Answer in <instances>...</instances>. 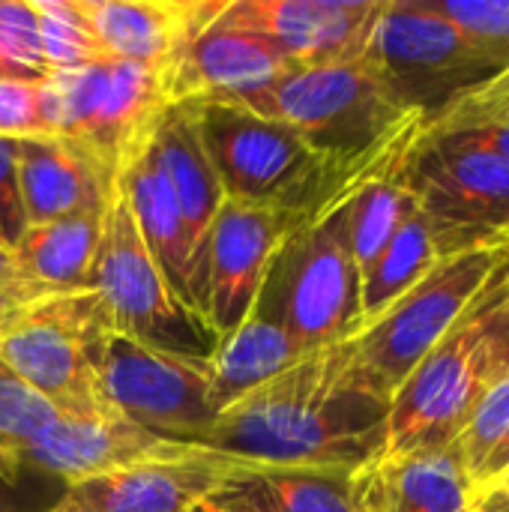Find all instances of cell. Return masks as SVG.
<instances>
[{
    "mask_svg": "<svg viewBox=\"0 0 509 512\" xmlns=\"http://www.w3.org/2000/svg\"><path fill=\"white\" fill-rule=\"evenodd\" d=\"M390 399L369 384L354 339L303 354L219 411L204 447L270 468L360 471L384 453Z\"/></svg>",
    "mask_w": 509,
    "mask_h": 512,
    "instance_id": "6da1fadb",
    "label": "cell"
},
{
    "mask_svg": "<svg viewBox=\"0 0 509 512\" xmlns=\"http://www.w3.org/2000/svg\"><path fill=\"white\" fill-rule=\"evenodd\" d=\"M186 108L219 177L225 201L291 210L306 222H315L339 207L402 138H393L375 156L342 162L318 153L291 126L261 117L243 105L192 102Z\"/></svg>",
    "mask_w": 509,
    "mask_h": 512,
    "instance_id": "7a4b0ae2",
    "label": "cell"
},
{
    "mask_svg": "<svg viewBox=\"0 0 509 512\" xmlns=\"http://www.w3.org/2000/svg\"><path fill=\"white\" fill-rule=\"evenodd\" d=\"M39 87L48 135L72 141L96 165L105 189L123 183L171 108L162 72L126 60L57 69Z\"/></svg>",
    "mask_w": 509,
    "mask_h": 512,
    "instance_id": "3957f363",
    "label": "cell"
},
{
    "mask_svg": "<svg viewBox=\"0 0 509 512\" xmlns=\"http://www.w3.org/2000/svg\"><path fill=\"white\" fill-rule=\"evenodd\" d=\"M237 105L291 126L318 153L342 162L381 153L414 120H423L390 96L366 51L348 60L294 66L273 87Z\"/></svg>",
    "mask_w": 509,
    "mask_h": 512,
    "instance_id": "277c9868",
    "label": "cell"
},
{
    "mask_svg": "<svg viewBox=\"0 0 509 512\" xmlns=\"http://www.w3.org/2000/svg\"><path fill=\"white\" fill-rule=\"evenodd\" d=\"M402 174L438 258L509 246V159L468 135L423 123Z\"/></svg>",
    "mask_w": 509,
    "mask_h": 512,
    "instance_id": "5b68a950",
    "label": "cell"
},
{
    "mask_svg": "<svg viewBox=\"0 0 509 512\" xmlns=\"http://www.w3.org/2000/svg\"><path fill=\"white\" fill-rule=\"evenodd\" d=\"M366 57L390 96L423 120H435L459 96L507 72L429 0H384Z\"/></svg>",
    "mask_w": 509,
    "mask_h": 512,
    "instance_id": "8992f818",
    "label": "cell"
},
{
    "mask_svg": "<svg viewBox=\"0 0 509 512\" xmlns=\"http://www.w3.org/2000/svg\"><path fill=\"white\" fill-rule=\"evenodd\" d=\"M90 288L99 294L111 330L144 345L189 357H210L216 339L174 297L132 216L123 183L108 189Z\"/></svg>",
    "mask_w": 509,
    "mask_h": 512,
    "instance_id": "52a82bcc",
    "label": "cell"
},
{
    "mask_svg": "<svg viewBox=\"0 0 509 512\" xmlns=\"http://www.w3.org/2000/svg\"><path fill=\"white\" fill-rule=\"evenodd\" d=\"M111 330L93 288L42 291L0 324V360L57 411L99 402L96 351Z\"/></svg>",
    "mask_w": 509,
    "mask_h": 512,
    "instance_id": "ba28073f",
    "label": "cell"
},
{
    "mask_svg": "<svg viewBox=\"0 0 509 512\" xmlns=\"http://www.w3.org/2000/svg\"><path fill=\"white\" fill-rule=\"evenodd\" d=\"M342 204L285 243L258 300L306 354L360 330V270L351 258Z\"/></svg>",
    "mask_w": 509,
    "mask_h": 512,
    "instance_id": "9c48e42d",
    "label": "cell"
},
{
    "mask_svg": "<svg viewBox=\"0 0 509 512\" xmlns=\"http://www.w3.org/2000/svg\"><path fill=\"white\" fill-rule=\"evenodd\" d=\"M507 252L509 246H498L441 258L423 282L351 336L357 366L369 384L393 399L417 363L465 318Z\"/></svg>",
    "mask_w": 509,
    "mask_h": 512,
    "instance_id": "30bf717a",
    "label": "cell"
},
{
    "mask_svg": "<svg viewBox=\"0 0 509 512\" xmlns=\"http://www.w3.org/2000/svg\"><path fill=\"white\" fill-rule=\"evenodd\" d=\"M96 393L135 426L180 444L204 447L219 417L207 357L162 351L117 330L99 342Z\"/></svg>",
    "mask_w": 509,
    "mask_h": 512,
    "instance_id": "8fae6325",
    "label": "cell"
},
{
    "mask_svg": "<svg viewBox=\"0 0 509 512\" xmlns=\"http://www.w3.org/2000/svg\"><path fill=\"white\" fill-rule=\"evenodd\" d=\"M303 225L291 210L222 201L192 270V312L213 339L255 312L279 252Z\"/></svg>",
    "mask_w": 509,
    "mask_h": 512,
    "instance_id": "7c38bea8",
    "label": "cell"
},
{
    "mask_svg": "<svg viewBox=\"0 0 509 512\" xmlns=\"http://www.w3.org/2000/svg\"><path fill=\"white\" fill-rule=\"evenodd\" d=\"M489 381L486 342L471 306L390 399L384 453L399 456L456 444Z\"/></svg>",
    "mask_w": 509,
    "mask_h": 512,
    "instance_id": "4fadbf2b",
    "label": "cell"
},
{
    "mask_svg": "<svg viewBox=\"0 0 509 512\" xmlns=\"http://www.w3.org/2000/svg\"><path fill=\"white\" fill-rule=\"evenodd\" d=\"M267 468L201 444H180L162 456L66 483L63 495L42 512H192L231 483Z\"/></svg>",
    "mask_w": 509,
    "mask_h": 512,
    "instance_id": "5bb4252c",
    "label": "cell"
},
{
    "mask_svg": "<svg viewBox=\"0 0 509 512\" xmlns=\"http://www.w3.org/2000/svg\"><path fill=\"white\" fill-rule=\"evenodd\" d=\"M228 3V0H225ZM222 3V9H225ZM222 9L186 42L180 57L165 75L171 105L192 102H246L249 96L273 87L294 63L267 36L231 27Z\"/></svg>",
    "mask_w": 509,
    "mask_h": 512,
    "instance_id": "9a60e30c",
    "label": "cell"
},
{
    "mask_svg": "<svg viewBox=\"0 0 509 512\" xmlns=\"http://www.w3.org/2000/svg\"><path fill=\"white\" fill-rule=\"evenodd\" d=\"M384 0H228L222 21L267 36L294 66L360 57Z\"/></svg>",
    "mask_w": 509,
    "mask_h": 512,
    "instance_id": "2e32d148",
    "label": "cell"
},
{
    "mask_svg": "<svg viewBox=\"0 0 509 512\" xmlns=\"http://www.w3.org/2000/svg\"><path fill=\"white\" fill-rule=\"evenodd\" d=\"M174 447H180V441L150 435L99 399L84 408L57 411V417L24 450L21 468L75 483L162 456Z\"/></svg>",
    "mask_w": 509,
    "mask_h": 512,
    "instance_id": "e0dca14e",
    "label": "cell"
},
{
    "mask_svg": "<svg viewBox=\"0 0 509 512\" xmlns=\"http://www.w3.org/2000/svg\"><path fill=\"white\" fill-rule=\"evenodd\" d=\"M225 0H78L108 60L168 75L186 42L219 15Z\"/></svg>",
    "mask_w": 509,
    "mask_h": 512,
    "instance_id": "ac0fdd59",
    "label": "cell"
},
{
    "mask_svg": "<svg viewBox=\"0 0 509 512\" xmlns=\"http://www.w3.org/2000/svg\"><path fill=\"white\" fill-rule=\"evenodd\" d=\"M474 480L456 444L420 453H381L357 471L363 512H471Z\"/></svg>",
    "mask_w": 509,
    "mask_h": 512,
    "instance_id": "d6986e66",
    "label": "cell"
},
{
    "mask_svg": "<svg viewBox=\"0 0 509 512\" xmlns=\"http://www.w3.org/2000/svg\"><path fill=\"white\" fill-rule=\"evenodd\" d=\"M15 171L27 225L99 210L108 195L96 165L60 135L15 138Z\"/></svg>",
    "mask_w": 509,
    "mask_h": 512,
    "instance_id": "ffe728a7",
    "label": "cell"
},
{
    "mask_svg": "<svg viewBox=\"0 0 509 512\" xmlns=\"http://www.w3.org/2000/svg\"><path fill=\"white\" fill-rule=\"evenodd\" d=\"M123 189H126L129 204H132V216H135V225L141 231L144 246L150 249V255H153L156 267L162 270L174 297L192 312L195 246L189 240L180 204H177L159 162L153 159L150 147L123 174Z\"/></svg>",
    "mask_w": 509,
    "mask_h": 512,
    "instance_id": "44dd1931",
    "label": "cell"
},
{
    "mask_svg": "<svg viewBox=\"0 0 509 512\" xmlns=\"http://www.w3.org/2000/svg\"><path fill=\"white\" fill-rule=\"evenodd\" d=\"M153 159L159 162L189 231V240L198 249L225 201V192L219 186V177L210 165V156L201 144V135L195 129V120L186 105H171L150 141Z\"/></svg>",
    "mask_w": 509,
    "mask_h": 512,
    "instance_id": "7402d4cb",
    "label": "cell"
},
{
    "mask_svg": "<svg viewBox=\"0 0 509 512\" xmlns=\"http://www.w3.org/2000/svg\"><path fill=\"white\" fill-rule=\"evenodd\" d=\"M306 351L270 312L255 306V312L228 336L216 339L210 360V384L216 411L228 408L240 396L252 393L264 381L285 372Z\"/></svg>",
    "mask_w": 509,
    "mask_h": 512,
    "instance_id": "603a6c76",
    "label": "cell"
},
{
    "mask_svg": "<svg viewBox=\"0 0 509 512\" xmlns=\"http://www.w3.org/2000/svg\"><path fill=\"white\" fill-rule=\"evenodd\" d=\"M102 207L45 225H27L12 246L21 273L42 291L90 288Z\"/></svg>",
    "mask_w": 509,
    "mask_h": 512,
    "instance_id": "cb8c5ba5",
    "label": "cell"
},
{
    "mask_svg": "<svg viewBox=\"0 0 509 512\" xmlns=\"http://www.w3.org/2000/svg\"><path fill=\"white\" fill-rule=\"evenodd\" d=\"M438 249L429 231L426 216L420 213L417 201L405 222L399 225L396 237L378 255V261L360 279V330L384 315L402 294H408L423 276L438 264ZM357 330V333H360Z\"/></svg>",
    "mask_w": 509,
    "mask_h": 512,
    "instance_id": "d4e9b609",
    "label": "cell"
},
{
    "mask_svg": "<svg viewBox=\"0 0 509 512\" xmlns=\"http://www.w3.org/2000/svg\"><path fill=\"white\" fill-rule=\"evenodd\" d=\"M258 477L282 512H363L357 495V471L267 468Z\"/></svg>",
    "mask_w": 509,
    "mask_h": 512,
    "instance_id": "484cf974",
    "label": "cell"
},
{
    "mask_svg": "<svg viewBox=\"0 0 509 512\" xmlns=\"http://www.w3.org/2000/svg\"><path fill=\"white\" fill-rule=\"evenodd\" d=\"M432 129L468 135L498 156L509 159V69L492 81L459 96L435 120H423Z\"/></svg>",
    "mask_w": 509,
    "mask_h": 512,
    "instance_id": "4316f807",
    "label": "cell"
},
{
    "mask_svg": "<svg viewBox=\"0 0 509 512\" xmlns=\"http://www.w3.org/2000/svg\"><path fill=\"white\" fill-rule=\"evenodd\" d=\"M57 417V408L27 387L0 360V474L15 483L30 441Z\"/></svg>",
    "mask_w": 509,
    "mask_h": 512,
    "instance_id": "83f0119b",
    "label": "cell"
},
{
    "mask_svg": "<svg viewBox=\"0 0 509 512\" xmlns=\"http://www.w3.org/2000/svg\"><path fill=\"white\" fill-rule=\"evenodd\" d=\"M39 18V45L51 72L108 60L78 0H33Z\"/></svg>",
    "mask_w": 509,
    "mask_h": 512,
    "instance_id": "f1b7e54d",
    "label": "cell"
},
{
    "mask_svg": "<svg viewBox=\"0 0 509 512\" xmlns=\"http://www.w3.org/2000/svg\"><path fill=\"white\" fill-rule=\"evenodd\" d=\"M509 438V372L495 375L483 396L477 399L465 429L456 438V447L462 453V462L474 480V486L483 483L486 468L498 456V450Z\"/></svg>",
    "mask_w": 509,
    "mask_h": 512,
    "instance_id": "f546056e",
    "label": "cell"
},
{
    "mask_svg": "<svg viewBox=\"0 0 509 512\" xmlns=\"http://www.w3.org/2000/svg\"><path fill=\"white\" fill-rule=\"evenodd\" d=\"M48 75L33 0H0V78L42 81Z\"/></svg>",
    "mask_w": 509,
    "mask_h": 512,
    "instance_id": "4dcf8cb0",
    "label": "cell"
},
{
    "mask_svg": "<svg viewBox=\"0 0 509 512\" xmlns=\"http://www.w3.org/2000/svg\"><path fill=\"white\" fill-rule=\"evenodd\" d=\"M450 18L468 42L489 60L509 69V0H429Z\"/></svg>",
    "mask_w": 509,
    "mask_h": 512,
    "instance_id": "1f68e13d",
    "label": "cell"
},
{
    "mask_svg": "<svg viewBox=\"0 0 509 512\" xmlns=\"http://www.w3.org/2000/svg\"><path fill=\"white\" fill-rule=\"evenodd\" d=\"M48 135L39 81L0 78V138Z\"/></svg>",
    "mask_w": 509,
    "mask_h": 512,
    "instance_id": "d6a6232c",
    "label": "cell"
},
{
    "mask_svg": "<svg viewBox=\"0 0 509 512\" xmlns=\"http://www.w3.org/2000/svg\"><path fill=\"white\" fill-rule=\"evenodd\" d=\"M27 219L18 195V171H15V138H0V243L15 246L24 234Z\"/></svg>",
    "mask_w": 509,
    "mask_h": 512,
    "instance_id": "836d02e7",
    "label": "cell"
},
{
    "mask_svg": "<svg viewBox=\"0 0 509 512\" xmlns=\"http://www.w3.org/2000/svg\"><path fill=\"white\" fill-rule=\"evenodd\" d=\"M210 507L216 512H282L273 495L264 489L261 477H246L240 483H231L228 489L216 492L210 498Z\"/></svg>",
    "mask_w": 509,
    "mask_h": 512,
    "instance_id": "e575fe53",
    "label": "cell"
},
{
    "mask_svg": "<svg viewBox=\"0 0 509 512\" xmlns=\"http://www.w3.org/2000/svg\"><path fill=\"white\" fill-rule=\"evenodd\" d=\"M0 291H42L39 285H33L21 267H18V258L9 246L0 243Z\"/></svg>",
    "mask_w": 509,
    "mask_h": 512,
    "instance_id": "d590c367",
    "label": "cell"
},
{
    "mask_svg": "<svg viewBox=\"0 0 509 512\" xmlns=\"http://www.w3.org/2000/svg\"><path fill=\"white\" fill-rule=\"evenodd\" d=\"M471 512H509V492L501 483H486L474 489Z\"/></svg>",
    "mask_w": 509,
    "mask_h": 512,
    "instance_id": "8d00e7d4",
    "label": "cell"
},
{
    "mask_svg": "<svg viewBox=\"0 0 509 512\" xmlns=\"http://www.w3.org/2000/svg\"><path fill=\"white\" fill-rule=\"evenodd\" d=\"M36 294H42V291H0V324L9 318L12 309H18L24 300L36 297Z\"/></svg>",
    "mask_w": 509,
    "mask_h": 512,
    "instance_id": "74e56055",
    "label": "cell"
},
{
    "mask_svg": "<svg viewBox=\"0 0 509 512\" xmlns=\"http://www.w3.org/2000/svg\"><path fill=\"white\" fill-rule=\"evenodd\" d=\"M509 468V438H507V444L498 450V456L492 459V465L486 468V477H483V483L480 486H486V483H498L501 477H504V471Z\"/></svg>",
    "mask_w": 509,
    "mask_h": 512,
    "instance_id": "f35d334b",
    "label": "cell"
},
{
    "mask_svg": "<svg viewBox=\"0 0 509 512\" xmlns=\"http://www.w3.org/2000/svg\"><path fill=\"white\" fill-rule=\"evenodd\" d=\"M192 512H216V510L210 507V501H204V504H198V507H195Z\"/></svg>",
    "mask_w": 509,
    "mask_h": 512,
    "instance_id": "ab89813d",
    "label": "cell"
},
{
    "mask_svg": "<svg viewBox=\"0 0 509 512\" xmlns=\"http://www.w3.org/2000/svg\"><path fill=\"white\" fill-rule=\"evenodd\" d=\"M498 483H501V486H504V489H507V492H509V468H507V471H504V477H501Z\"/></svg>",
    "mask_w": 509,
    "mask_h": 512,
    "instance_id": "60d3db41",
    "label": "cell"
},
{
    "mask_svg": "<svg viewBox=\"0 0 509 512\" xmlns=\"http://www.w3.org/2000/svg\"><path fill=\"white\" fill-rule=\"evenodd\" d=\"M6 486H12V480H6V477L0 474V495H3V489H6Z\"/></svg>",
    "mask_w": 509,
    "mask_h": 512,
    "instance_id": "b9f144b4",
    "label": "cell"
}]
</instances>
